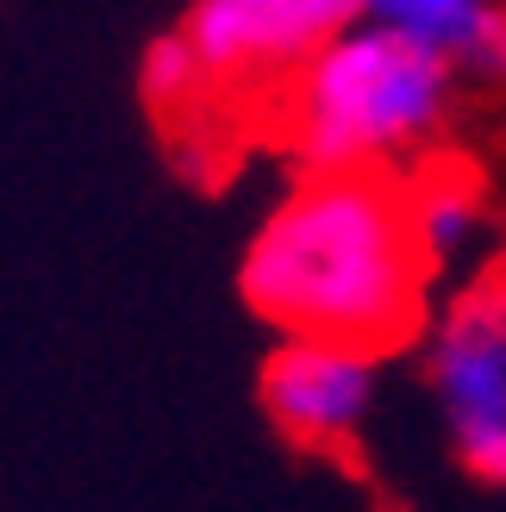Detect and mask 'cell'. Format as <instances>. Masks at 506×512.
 Masks as SVG:
<instances>
[{"label":"cell","mask_w":506,"mask_h":512,"mask_svg":"<svg viewBox=\"0 0 506 512\" xmlns=\"http://www.w3.org/2000/svg\"><path fill=\"white\" fill-rule=\"evenodd\" d=\"M213 94L207 69H200V57L188 50L182 32H163L157 44L144 50V100L157 113H182V107H200V100Z\"/></svg>","instance_id":"obj_8"},{"label":"cell","mask_w":506,"mask_h":512,"mask_svg":"<svg viewBox=\"0 0 506 512\" xmlns=\"http://www.w3.org/2000/svg\"><path fill=\"white\" fill-rule=\"evenodd\" d=\"M413 207V238L425 250V263H457V256L482 238V200L457 175H432L407 194Z\"/></svg>","instance_id":"obj_7"},{"label":"cell","mask_w":506,"mask_h":512,"mask_svg":"<svg viewBox=\"0 0 506 512\" xmlns=\"http://www.w3.org/2000/svg\"><path fill=\"white\" fill-rule=\"evenodd\" d=\"M363 7L350 0H200L175 32L207 82H294Z\"/></svg>","instance_id":"obj_4"},{"label":"cell","mask_w":506,"mask_h":512,"mask_svg":"<svg viewBox=\"0 0 506 512\" xmlns=\"http://www.w3.org/2000/svg\"><path fill=\"white\" fill-rule=\"evenodd\" d=\"M425 381L463 469L506 488V294H463L432 331Z\"/></svg>","instance_id":"obj_3"},{"label":"cell","mask_w":506,"mask_h":512,"mask_svg":"<svg viewBox=\"0 0 506 512\" xmlns=\"http://www.w3.org/2000/svg\"><path fill=\"white\" fill-rule=\"evenodd\" d=\"M263 413L275 431L307 450H344L363 438L382 400V356L357 344H319V338H282L263 356Z\"/></svg>","instance_id":"obj_5"},{"label":"cell","mask_w":506,"mask_h":512,"mask_svg":"<svg viewBox=\"0 0 506 512\" xmlns=\"http://www.w3.org/2000/svg\"><path fill=\"white\" fill-rule=\"evenodd\" d=\"M457 75L369 7L288 82V138L307 175H382L444 125Z\"/></svg>","instance_id":"obj_2"},{"label":"cell","mask_w":506,"mask_h":512,"mask_svg":"<svg viewBox=\"0 0 506 512\" xmlns=\"http://www.w3.org/2000/svg\"><path fill=\"white\" fill-rule=\"evenodd\" d=\"M369 19L394 25L407 44L438 57L450 75L506 82V13L488 0H375Z\"/></svg>","instance_id":"obj_6"},{"label":"cell","mask_w":506,"mask_h":512,"mask_svg":"<svg viewBox=\"0 0 506 512\" xmlns=\"http://www.w3.org/2000/svg\"><path fill=\"white\" fill-rule=\"evenodd\" d=\"M425 250L407 188L388 175H300L257 219L238 288L282 338L357 344L382 356L413 331Z\"/></svg>","instance_id":"obj_1"}]
</instances>
